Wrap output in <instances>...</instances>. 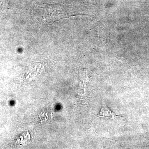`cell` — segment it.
<instances>
[{
  "label": "cell",
  "mask_w": 149,
  "mask_h": 149,
  "mask_svg": "<svg viewBox=\"0 0 149 149\" xmlns=\"http://www.w3.org/2000/svg\"><path fill=\"white\" fill-rule=\"evenodd\" d=\"M52 6L45 8L44 13L39 18L41 24H52L66 16L67 14L63 13L62 10Z\"/></svg>",
  "instance_id": "obj_1"
},
{
  "label": "cell",
  "mask_w": 149,
  "mask_h": 149,
  "mask_svg": "<svg viewBox=\"0 0 149 149\" xmlns=\"http://www.w3.org/2000/svg\"><path fill=\"white\" fill-rule=\"evenodd\" d=\"M100 117L109 118L112 119H116L119 117V116L117 115L113 112L112 111L104 102H102L101 109L98 115V117Z\"/></svg>",
  "instance_id": "obj_2"
}]
</instances>
